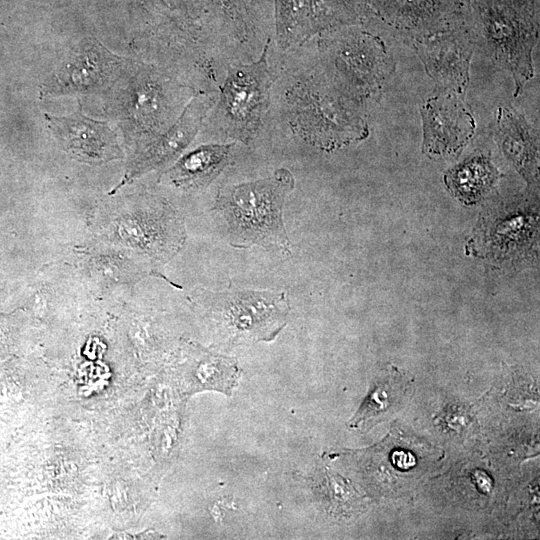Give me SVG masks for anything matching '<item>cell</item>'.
<instances>
[{"instance_id":"cell-1","label":"cell","mask_w":540,"mask_h":540,"mask_svg":"<svg viewBox=\"0 0 540 540\" xmlns=\"http://www.w3.org/2000/svg\"><path fill=\"white\" fill-rule=\"evenodd\" d=\"M294 187L292 173L279 168L266 178L221 188L213 210L222 218L230 244L289 255L291 243L284 226L283 205Z\"/></svg>"},{"instance_id":"cell-2","label":"cell","mask_w":540,"mask_h":540,"mask_svg":"<svg viewBox=\"0 0 540 540\" xmlns=\"http://www.w3.org/2000/svg\"><path fill=\"white\" fill-rule=\"evenodd\" d=\"M467 23L488 55L508 71L515 95L534 75L533 50L539 35V0H466Z\"/></svg>"},{"instance_id":"cell-3","label":"cell","mask_w":540,"mask_h":540,"mask_svg":"<svg viewBox=\"0 0 540 540\" xmlns=\"http://www.w3.org/2000/svg\"><path fill=\"white\" fill-rule=\"evenodd\" d=\"M196 302L233 340L272 341L285 327L290 311L284 292L198 288Z\"/></svg>"},{"instance_id":"cell-4","label":"cell","mask_w":540,"mask_h":540,"mask_svg":"<svg viewBox=\"0 0 540 540\" xmlns=\"http://www.w3.org/2000/svg\"><path fill=\"white\" fill-rule=\"evenodd\" d=\"M332 83L364 109L378 99L394 63L383 40L369 32L347 34L331 47Z\"/></svg>"},{"instance_id":"cell-5","label":"cell","mask_w":540,"mask_h":540,"mask_svg":"<svg viewBox=\"0 0 540 540\" xmlns=\"http://www.w3.org/2000/svg\"><path fill=\"white\" fill-rule=\"evenodd\" d=\"M268 45L260 58L229 70L218 101L230 136L241 141L257 133L269 104L274 77L267 62Z\"/></svg>"},{"instance_id":"cell-6","label":"cell","mask_w":540,"mask_h":540,"mask_svg":"<svg viewBox=\"0 0 540 540\" xmlns=\"http://www.w3.org/2000/svg\"><path fill=\"white\" fill-rule=\"evenodd\" d=\"M407 43L412 44L426 73L441 91L463 96L469 84V68L477 43L467 20Z\"/></svg>"},{"instance_id":"cell-7","label":"cell","mask_w":540,"mask_h":540,"mask_svg":"<svg viewBox=\"0 0 540 540\" xmlns=\"http://www.w3.org/2000/svg\"><path fill=\"white\" fill-rule=\"evenodd\" d=\"M366 11L406 42L466 21V0H364Z\"/></svg>"},{"instance_id":"cell-8","label":"cell","mask_w":540,"mask_h":540,"mask_svg":"<svg viewBox=\"0 0 540 540\" xmlns=\"http://www.w3.org/2000/svg\"><path fill=\"white\" fill-rule=\"evenodd\" d=\"M423 152L430 156L458 153L475 132V120L461 95L440 91L426 99L420 108Z\"/></svg>"},{"instance_id":"cell-9","label":"cell","mask_w":540,"mask_h":540,"mask_svg":"<svg viewBox=\"0 0 540 540\" xmlns=\"http://www.w3.org/2000/svg\"><path fill=\"white\" fill-rule=\"evenodd\" d=\"M360 19L358 10L347 0H276L277 42L283 48L306 38Z\"/></svg>"},{"instance_id":"cell-10","label":"cell","mask_w":540,"mask_h":540,"mask_svg":"<svg viewBox=\"0 0 540 540\" xmlns=\"http://www.w3.org/2000/svg\"><path fill=\"white\" fill-rule=\"evenodd\" d=\"M48 126L65 149L85 162L117 158L120 149L117 135L108 123L96 121L78 111L69 116L46 114Z\"/></svg>"},{"instance_id":"cell-11","label":"cell","mask_w":540,"mask_h":540,"mask_svg":"<svg viewBox=\"0 0 540 540\" xmlns=\"http://www.w3.org/2000/svg\"><path fill=\"white\" fill-rule=\"evenodd\" d=\"M208 107L206 100H192L177 121L138 155L129 175L145 173L176 158L196 136Z\"/></svg>"},{"instance_id":"cell-12","label":"cell","mask_w":540,"mask_h":540,"mask_svg":"<svg viewBox=\"0 0 540 540\" xmlns=\"http://www.w3.org/2000/svg\"><path fill=\"white\" fill-rule=\"evenodd\" d=\"M233 143L201 145L181 157L167 172V180L176 187H207L230 164Z\"/></svg>"},{"instance_id":"cell-13","label":"cell","mask_w":540,"mask_h":540,"mask_svg":"<svg viewBox=\"0 0 540 540\" xmlns=\"http://www.w3.org/2000/svg\"><path fill=\"white\" fill-rule=\"evenodd\" d=\"M496 130L504 152L526 175L531 176L537 163L538 134L513 106L499 107Z\"/></svg>"},{"instance_id":"cell-14","label":"cell","mask_w":540,"mask_h":540,"mask_svg":"<svg viewBox=\"0 0 540 540\" xmlns=\"http://www.w3.org/2000/svg\"><path fill=\"white\" fill-rule=\"evenodd\" d=\"M498 178V171L484 155L470 157L446 172L444 182L449 192L465 204L485 196Z\"/></svg>"},{"instance_id":"cell-15","label":"cell","mask_w":540,"mask_h":540,"mask_svg":"<svg viewBox=\"0 0 540 540\" xmlns=\"http://www.w3.org/2000/svg\"><path fill=\"white\" fill-rule=\"evenodd\" d=\"M111 61L101 47L88 45L63 67L56 77L54 90L85 91L98 87L109 74Z\"/></svg>"},{"instance_id":"cell-16","label":"cell","mask_w":540,"mask_h":540,"mask_svg":"<svg viewBox=\"0 0 540 540\" xmlns=\"http://www.w3.org/2000/svg\"><path fill=\"white\" fill-rule=\"evenodd\" d=\"M405 389L399 382L385 379L370 391L350 424L352 427L376 419L399 403Z\"/></svg>"}]
</instances>
